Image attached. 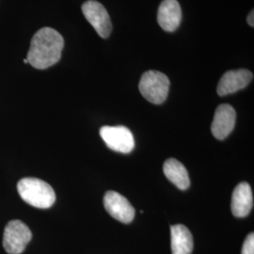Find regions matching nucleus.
Here are the masks:
<instances>
[{"label": "nucleus", "mask_w": 254, "mask_h": 254, "mask_svg": "<svg viewBox=\"0 0 254 254\" xmlns=\"http://www.w3.org/2000/svg\"><path fill=\"white\" fill-rule=\"evenodd\" d=\"M64 46V38L57 30L51 27H43L31 40L27 62L36 69H47L61 60Z\"/></svg>", "instance_id": "obj_1"}, {"label": "nucleus", "mask_w": 254, "mask_h": 254, "mask_svg": "<svg viewBox=\"0 0 254 254\" xmlns=\"http://www.w3.org/2000/svg\"><path fill=\"white\" fill-rule=\"evenodd\" d=\"M17 190L22 200L36 208H49L56 200L52 187L38 178L21 179L17 184Z\"/></svg>", "instance_id": "obj_2"}, {"label": "nucleus", "mask_w": 254, "mask_h": 254, "mask_svg": "<svg viewBox=\"0 0 254 254\" xmlns=\"http://www.w3.org/2000/svg\"><path fill=\"white\" fill-rule=\"evenodd\" d=\"M138 88L146 100L154 105H160L168 97L170 79L158 71H148L142 74Z\"/></svg>", "instance_id": "obj_3"}, {"label": "nucleus", "mask_w": 254, "mask_h": 254, "mask_svg": "<svg viewBox=\"0 0 254 254\" xmlns=\"http://www.w3.org/2000/svg\"><path fill=\"white\" fill-rule=\"evenodd\" d=\"M32 238L31 231L21 220H11L3 236V247L9 254H22Z\"/></svg>", "instance_id": "obj_4"}, {"label": "nucleus", "mask_w": 254, "mask_h": 254, "mask_svg": "<svg viewBox=\"0 0 254 254\" xmlns=\"http://www.w3.org/2000/svg\"><path fill=\"white\" fill-rule=\"evenodd\" d=\"M100 136L109 149L128 154L135 148V139L132 132L126 127H101Z\"/></svg>", "instance_id": "obj_5"}, {"label": "nucleus", "mask_w": 254, "mask_h": 254, "mask_svg": "<svg viewBox=\"0 0 254 254\" xmlns=\"http://www.w3.org/2000/svg\"><path fill=\"white\" fill-rule=\"evenodd\" d=\"M82 12L99 36L104 39L109 38L112 25L107 9L100 2L95 0L86 1L82 5Z\"/></svg>", "instance_id": "obj_6"}, {"label": "nucleus", "mask_w": 254, "mask_h": 254, "mask_svg": "<svg viewBox=\"0 0 254 254\" xmlns=\"http://www.w3.org/2000/svg\"><path fill=\"white\" fill-rule=\"evenodd\" d=\"M104 204L109 215L123 223H130L135 218V209L118 192L108 191L104 197Z\"/></svg>", "instance_id": "obj_7"}, {"label": "nucleus", "mask_w": 254, "mask_h": 254, "mask_svg": "<svg viewBox=\"0 0 254 254\" xmlns=\"http://www.w3.org/2000/svg\"><path fill=\"white\" fill-rule=\"evenodd\" d=\"M236 120V110L231 105L222 104L218 106L211 126L213 136L220 140L226 138L234 130Z\"/></svg>", "instance_id": "obj_8"}, {"label": "nucleus", "mask_w": 254, "mask_h": 254, "mask_svg": "<svg viewBox=\"0 0 254 254\" xmlns=\"http://www.w3.org/2000/svg\"><path fill=\"white\" fill-rule=\"evenodd\" d=\"M253 73L246 69L228 71L218 82V94L219 96H225L243 90L253 80Z\"/></svg>", "instance_id": "obj_9"}, {"label": "nucleus", "mask_w": 254, "mask_h": 254, "mask_svg": "<svg viewBox=\"0 0 254 254\" xmlns=\"http://www.w3.org/2000/svg\"><path fill=\"white\" fill-rule=\"evenodd\" d=\"M182 10L177 0H163L157 11L158 25L165 31L173 32L181 24Z\"/></svg>", "instance_id": "obj_10"}, {"label": "nucleus", "mask_w": 254, "mask_h": 254, "mask_svg": "<svg viewBox=\"0 0 254 254\" xmlns=\"http://www.w3.org/2000/svg\"><path fill=\"white\" fill-rule=\"evenodd\" d=\"M254 206V196L251 186L242 182L233 192L232 196V213L236 218H245Z\"/></svg>", "instance_id": "obj_11"}, {"label": "nucleus", "mask_w": 254, "mask_h": 254, "mask_svg": "<svg viewBox=\"0 0 254 254\" xmlns=\"http://www.w3.org/2000/svg\"><path fill=\"white\" fill-rule=\"evenodd\" d=\"M171 241L173 254H191L193 237L185 225L178 224L171 227Z\"/></svg>", "instance_id": "obj_12"}, {"label": "nucleus", "mask_w": 254, "mask_h": 254, "mask_svg": "<svg viewBox=\"0 0 254 254\" xmlns=\"http://www.w3.org/2000/svg\"><path fill=\"white\" fill-rule=\"evenodd\" d=\"M164 174L179 190H186L190 185L189 173L185 166L177 159L170 158L163 166Z\"/></svg>", "instance_id": "obj_13"}, {"label": "nucleus", "mask_w": 254, "mask_h": 254, "mask_svg": "<svg viewBox=\"0 0 254 254\" xmlns=\"http://www.w3.org/2000/svg\"><path fill=\"white\" fill-rule=\"evenodd\" d=\"M254 254V233H252L247 236L245 242L242 247V254Z\"/></svg>", "instance_id": "obj_14"}, {"label": "nucleus", "mask_w": 254, "mask_h": 254, "mask_svg": "<svg viewBox=\"0 0 254 254\" xmlns=\"http://www.w3.org/2000/svg\"><path fill=\"white\" fill-rule=\"evenodd\" d=\"M254 10H252L251 12H250V14L248 15V19H247V21H248V24L251 26V27H254Z\"/></svg>", "instance_id": "obj_15"}, {"label": "nucleus", "mask_w": 254, "mask_h": 254, "mask_svg": "<svg viewBox=\"0 0 254 254\" xmlns=\"http://www.w3.org/2000/svg\"><path fill=\"white\" fill-rule=\"evenodd\" d=\"M24 63H25L26 64H28V62H27V59H25V60H24Z\"/></svg>", "instance_id": "obj_16"}]
</instances>
